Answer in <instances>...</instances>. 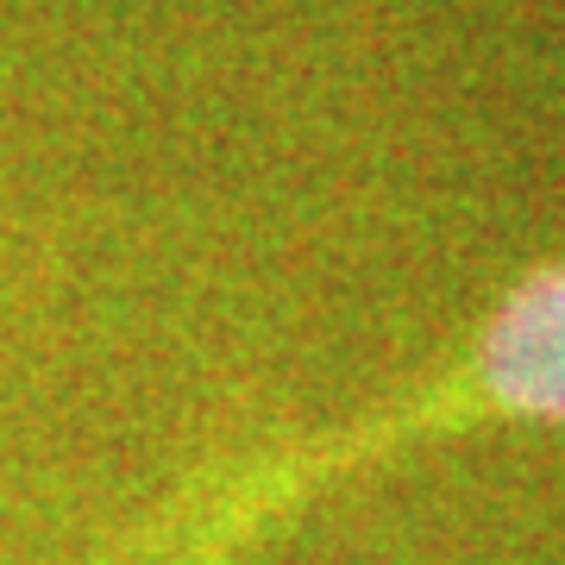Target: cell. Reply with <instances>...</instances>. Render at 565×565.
I'll return each mask as SVG.
<instances>
[{
	"label": "cell",
	"mask_w": 565,
	"mask_h": 565,
	"mask_svg": "<svg viewBox=\"0 0 565 565\" xmlns=\"http://www.w3.org/2000/svg\"><path fill=\"white\" fill-rule=\"evenodd\" d=\"M471 427H565V258L509 282L427 377L340 427L195 465L145 522L88 565H233L321 484L415 440Z\"/></svg>",
	"instance_id": "1"
}]
</instances>
